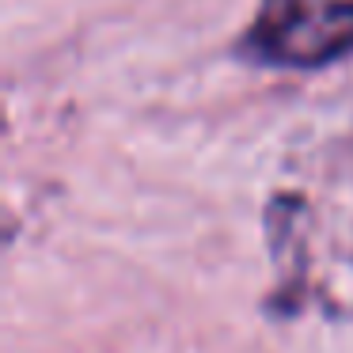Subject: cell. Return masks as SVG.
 I'll return each mask as SVG.
<instances>
[{"instance_id": "cell-1", "label": "cell", "mask_w": 353, "mask_h": 353, "mask_svg": "<svg viewBox=\"0 0 353 353\" xmlns=\"http://www.w3.org/2000/svg\"><path fill=\"white\" fill-rule=\"evenodd\" d=\"M247 46L274 65H327L353 50V0H270Z\"/></svg>"}]
</instances>
